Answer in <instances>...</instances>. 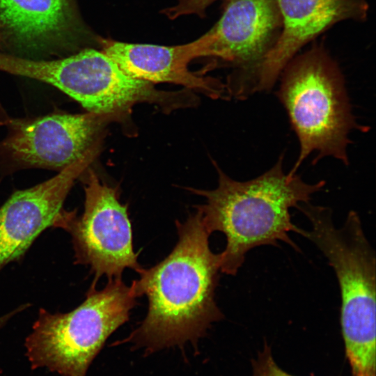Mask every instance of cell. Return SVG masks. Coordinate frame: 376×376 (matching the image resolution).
<instances>
[{
  "label": "cell",
  "mask_w": 376,
  "mask_h": 376,
  "mask_svg": "<svg viewBox=\"0 0 376 376\" xmlns=\"http://www.w3.org/2000/svg\"><path fill=\"white\" fill-rule=\"evenodd\" d=\"M178 241L171 252L149 269H143L132 287L146 295V318L121 341L144 347L147 354L189 341L196 345L211 324L224 318L215 301L220 256L212 251L210 233L197 211L184 222L176 221Z\"/></svg>",
  "instance_id": "obj_1"
},
{
  "label": "cell",
  "mask_w": 376,
  "mask_h": 376,
  "mask_svg": "<svg viewBox=\"0 0 376 376\" xmlns=\"http://www.w3.org/2000/svg\"><path fill=\"white\" fill-rule=\"evenodd\" d=\"M283 154L269 170L258 177L237 181L217 164L218 185L214 189H189L205 203L196 206L210 235L224 234L226 244L219 253L221 273L235 276L246 253L260 246H278L281 241L299 251L289 234L296 233L290 209L310 202L325 186L324 180L310 184L297 174L289 177L283 170Z\"/></svg>",
  "instance_id": "obj_2"
},
{
  "label": "cell",
  "mask_w": 376,
  "mask_h": 376,
  "mask_svg": "<svg viewBox=\"0 0 376 376\" xmlns=\"http://www.w3.org/2000/svg\"><path fill=\"white\" fill-rule=\"evenodd\" d=\"M311 224L296 233L323 253L340 288V322L346 358L352 376H375L376 259L358 213L350 210L336 227L332 210L300 203L297 207Z\"/></svg>",
  "instance_id": "obj_3"
},
{
  "label": "cell",
  "mask_w": 376,
  "mask_h": 376,
  "mask_svg": "<svg viewBox=\"0 0 376 376\" xmlns=\"http://www.w3.org/2000/svg\"><path fill=\"white\" fill-rule=\"evenodd\" d=\"M277 96L285 108L299 143V153L287 173L296 174L313 152V164L332 157L347 166V147L353 130L367 132L352 114L341 72L320 47L292 59L281 75Z\"/></svg>",
  "instance_id": "obj_4"
},
{
  "label": "cell",
  "mask_w": 376,
  "mask_h": 376,
  "mask_svg": "<svg viewBox=\"0 0 376 376\" xmlns=\"http://www.w3.org/2000/svg\"><path fill=\"white\" fill-rule=\"evenodd\" d=\"M136 298L132 285L118 278L100 290L91 283L85 300L70 312L52 313L40 308L24 343L31 369L86 376L107 339L128 321Z\"/></svg>",
  "instance_id": "obj_5"
},
{
  "label": "cell",
  "mask_w": 376,
  "mask_h": 376,
  "mask_svg": "<svg viewBox=\"0 0 376 376\" xmlns=\"http://www.w3.org/2000/svg\"><path fill=\"white\" fill-rule=\"evenodd\" d=\"M0 70L51 84L88 112L114 118L135 104L170 105L182 93L159 91L153 84L127 75L102 50L85 49L61 59L44 61L0 53Z\"/></svg>",
  "instance_id": "obj_6"
},
{
  "label": "cell",
  "mask_w": 376,
  "mask_h": 376,
  "mask_svg": "<svg viewBox=\"0 0 376 376\" xmlns=\"http://www.w3.org/2000/svg\"><path fill=\"white\" fill-rule=\"evenodd\" d=\"M84 191L81 216L64 210L57 224L70 235L74 263L88 266L95 285L104 275L108 280L122 278L126 268L139 274L143 268L133 248L127 206L120 202L117 189L88 169Z\"/></svg>",
  "instance_id": "obj_7"
},
{
  "label": "cell",
  "mask_w": 376,
  "mask_h": 376,
  "mask_svg": "<svg viewBox=\"0 0 376 376\" xmlns=\"http://www.w3.org/2000/svg\"><path fill=\"white\" fill-rule=\"evenodd\" d=\"M111 118L88 112L10 120L0 141V167L9 173L28 168L61 171L98 153L102 130Z\"/></svg>",
  "instance_id": "obj_8"
},
{
  "label": "cell",
  "mask_w": 376,
  "mask_h": 376,
  "mask_svg": "<svg viewBox=\"0 0 376 376\" xmlns=\"http://www.w3.org/2000/svg\"><path fill=\"white\" fill-rule=\"evenodd\" d=\"M281 32L263 56L235 79L237 96L246 99L274 86L287 64L304 45L333 24L345 19H363L365 0H277Z\"/></svg>",
  "instance_id": "obj_9"
},
{
  "label": "cell",
  "mask_w": 376,
  "mask_h": 376,
  "mask_svg": "<svg viewBox=\"0 0 376 376\" xmlns=\"http://www.w3.org/2000/svg\"><path fill=\"white\" fill-rule=\"evenodd\" d=\"M96 156L87 155L53 178L16 191L0 207V271L19 261L45 229L56 228L75 180Z\"/></svg>",
  "instance_id": "obj_10"
},
{
  "label": "cell",
  "mask_w": 376,
  "mask_h": 376,
  "mask_svg": "<svg viewBox=\"0 0 376 376\" xmlns=\"http://www.w3.org/2000/svg\"><path fill=\"white\" fill-rule=\"evenodd\" d=\"M281 27L277 0H229L221 18L204 34L205 56L246 70L270 49Z\"/></svg>",
  "instance_id": "obj_11"
},
{
  "label": "cell",
  "mask_w": 376,
  "mask_h": 376,
  "mask_svg": "<svg viewBox=\"0 0 376 376\" xmlns=\"http://www.w3.org/2000/svg\"><path fill=\"white\" fill-rule=\"evenodd\" d=\"M205 38L179 45L134 44L111 40L100 41L102 50L129 76L151 84L171 83L196 90L213 98L224 95L226 86L212 77L189 69V63L205 56Z\"/></svg>",
  "instance_id": "obj_12"
},
{
  "label": "cell",
  "mask_w": 376,
  "mask_h": 376,
  "mask_svg": "<svg viewBox=\"0 0 376 376\" xmlns=\"http://www.w3.org/2000/svg\"><path fill=\"white\" fill-rule=\"evenodd\" d=\"M83 31L74 0H0V31L26 50L63 47Z\"/></svg>",
  "instance_id": "obj_13"
},
{
  "label": "cell",
  "mask_w": 376,
  "mask_h": 376,
  "mask_svg": "<svg viewBox=\"0 0 376 376\" xmlns=\"http://www.w3.org/2000/svg\"><path fill=\"white\" fill-rule=\"evenodd\" d=\"M252 376H293L279 366L273 357L271 347L266 341L252 361Z\"/></svg>",
  "instance_id": "obj_14"
},
{
  "label": "cell",
  "mask_w": 376,
  "mask_h": 376,
  "mask_svg": "<svg viewBox=\"0 0 376 376\" xmlns=\"http://www.w3.org/2000/svg\"><path fill=\"white\" fill-rule=\"evenodd\" d=\"M217 0H178L176 5L166 8L163 13L173 19L186 15H197L203 17L205 10Z\"/></svg>",
  "instance_id": "obj_15"
},
{
  "label": "cell",
  "mask_w": 376,
  "mask_h": 376,
  "mask_svg": "<svg viewBox=\"0 0 376 376\" xmlns=\"http://www.w3.org/2000/svg\"><path fill=\"white\" fill-rule=\"evenodd\" d=\"M26 306L23 304L17 308L0 316V329L3 327L13 317L26 310Z\"/></svg>",
  "instance_id": "obj_16"
},
{
  "label": "cell",
  "mask_w": 376,
  "mask_h": 376,
  "mask_svg": "<svg viewBox=\"0 0 376 376\" xmlns=\"http://www.w3.org/2000/svg\"><path fill=\"white\" fill-rule=\"evenodd\" d=\"M5 112L3 111L1 114H0V118H2L4 116H5Z\"/></svg>",
  "instance_id": "obj_17"
},
{
  "label": "cell",
  "mask_w": 376,
  "mask_h": 376,
  "mask_svg": "<svg viewBox=\"0 0 376 376\" xmlns=\"http://www.w3.org/2000/svg\"><path fill=\"white\" fill-rule=\"evenodd\" d=\"M2 40V38H1V31H0V42H1Z\"/></svg>",
  "instance_id": "obj_18"
}]
</instances>
